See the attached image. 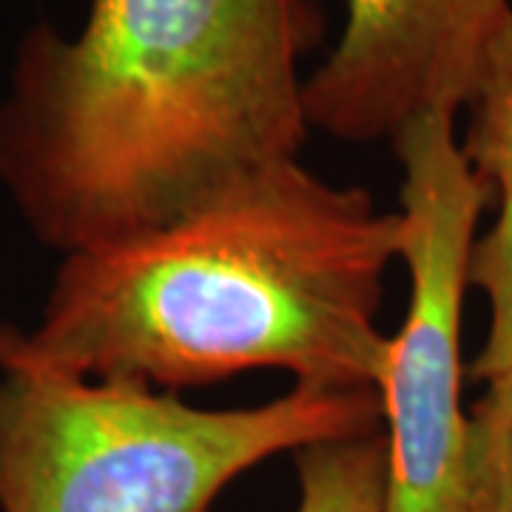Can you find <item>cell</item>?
Instances as JSON below:
<instances>
[{"label":"cell","instance_id":"obj_1","mask_svg":"<svg viewBox=\"0 0 512 512\" xmlns=\"http://www.w3.org/2000/svg\"><path fill=\"white\" fill-rule=\"evenodd\" d=\"M316 0H92L20 37L0 100V183L60 254L183 220L296 163Z\"/></svg>","mask_w":512,"mask_h":512},{"label":"cell","instance_id":"obj_2","mask_svg":"<svg viewBox=\"0 0 512 512\" xmlns=\"http://www.w3.org/2000/svg\"><path fill=\"white\" fill-rule=\"evenodd\" d=\"M402 214L288 163L165 228L63 256L35 328L0 322V367L168 393L248 370L379 387Z\"/></svg>","mask_w":512,"mask_h":512},{"label":"cell","instance_id":"obj_3","mask_svg":"<svg viewBox=\"0 0 512 512\" xmlns=\"http://www.w3.org/2000/svg\"><path fill=\"white\" fill-rule=\"evenodd\" d=\"M379 430L373 387L208 410L140 382L0 367V512H211L268 458Z\"/></svg>","mask_w":512,"mask_h":512},{"label":"cell","instance_id":"obj_4","mask_svg":"<svg viewBox=\"0 0 512 512\" xmlns=\"http://www.w3.org/2000/svg\"><path fill=\"white\" fill-rule=\"evenodd\" d=\"M390 143L402 163L410 299L376 387L387 441L384 512H473L461 311L490 191L461 151L453 114H419Z\"/></svg>","mask_w":512,"mask_h":512},{"label":"cell","instance_id":"obj_5","mask_svg":"<svg viewBox=\"0 0 512 512\" xmlns=\"http://www.w3.org/2000/svg\"><path fill=\"white\" fill-rule=\"evenodd\" d=\"M510 18V0H348L336 49L305 77L308 123L376 143L427 111L456 117Z\"/></svg>","mask_w":512,"mask_h":512},{"label":"cell","instance_id":"obj_6","mask_svg":"<svg viewBox=\"0 0 512 512\" xmlns=\"http://www.w3.org/2000/svg\"><path fill=\"white\" fill-rule=\"evenodd\" d=\"M464 109L470 123L461 151L495 211L470 256V288L484 293L490 328L467 373L490 384L512 373V18L495 35Z\"/></svg>","mask_w":512,"mask_h":512},{"label":"cell","instance_id":"obj_7","mask_svg":"<svg viewBox=\"0 0 512 512\" xmlns=\"http://www.w3.org/2000/svg\"><path fill=\"white\" fill-rule=\"evenodd\" d=\"M296 456V512H384L387 441L384 430L319 441Z\"/></svg>","mask_w":512,"mask_h":512},{"label":"cell","instance_id":"obj_8","mask_svg":"<svg viewBox=\"0 0 512 512\" xmlns=\"http://www.w3.org/2000/svg\"><path fill=\"white\" fill-rule=\"evenodd\" d=\"M470 507L512 512V373L470 410Z\"/></svg>","mask_w":512,"mask_h":512}]
</instances>
